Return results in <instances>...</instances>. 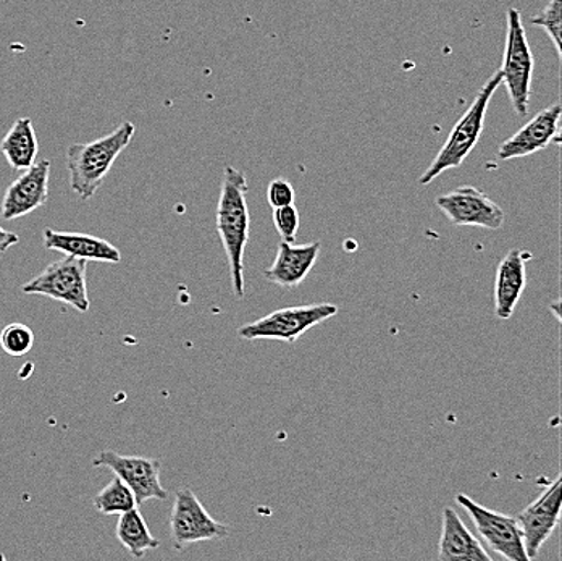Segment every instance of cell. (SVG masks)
Listing matches in <instances>:
<instances>
[{
    "label": "cell",
    "instance_id": "cell-1",
    "mask_svg": "<svg viewBox=\"0 0 562 561\" xmlns=\"http://www.w3.org/2000/svg\"><path fill=\"white\" fill-rule=\"evenodd\" d=\"M248 191L245 173L233 166H225L215 227L228 259L233 293L239 300L245 298V251L251 237Z\"/></svg>",
    "mask_w": 562,
    "mask_h": 561
},
{
    "label": "cell",
    "instance_id": "cell-2",
    "mask_svg": "<svg viewBox=\"0 0 562 561\" xmlns=\"http://www.w3.org/2000/svg\"><path fill=\"white\" fill-rule=\"evenodd\" d=\"M135 133L136 126L125 120L109 135L94 142L75 143L67 149L65 159L70 190L80 200L89 201L98 193L120 154L128 148L135 138Z\"/></svg>",
    "mask_w": 562,
    "mask_h": 561
},
{
    "label": "cell",
    "instance_id": "cell-3",
    "mask_svg": "<svg viewBox=\"0 0 562 561\" xmlns=\"http://www.w3.org/2000/svg\"><path fill=\"white\" fill-rule=\"evenodd\" d=\"M503 85L502 71H496L482 89L475 96L474 102L469 105L465 114L459 119L454 128L451 130L443 148L431 160L428 169L422 173L419 183L422 187L430 184L435 178L443 176L447 170L458 169L468 159L469 154L475 149L480 138H482L483 128H485L486 111H488L490 101L495 92Z\"/></svg>",
    "mask_w": 562,
    "mask_h": 561
},
{
    "label": "cell",
    "instance_id": "cell-4",
    "mask_svg": "<svg viewBox=\"0 0 562 561\" xmlns=\"http://www.w3.org/2000/svg\"><path fill=\"white\" fill-rule=\"evenodd\" d=\"M506 16V46L499 71L514 111L524 117L529 112L535 59L519 10L510 7Z\"/></svg>",
    "mask_w": 562,
    "mask_h": 561
},
{
    "label": "cell",
    "instance_id": "cell-5",
    "mask_svg": "<svg viewBox=\"0 0 562 561\" xmlns=\"http://www.w3.org/2000/svg\"><path fill=\"white\" fill-rule=\"evenodd\" d=\"M338 306L331 303L306 304L283 307L260 319L239 327L238 335L245 340H276L296 344L315 325L337 316Z\"/></svg>",
    "mask_w": 562,
    "mask_h": 561
},
{
    "label": "cell",
    "instance_id": "cell-6",
    "mask_svg": "<svg viewBox=\"0 0 562 561\" xmlns=\"http://www.w3.org/2000/svg\"><path fill=\"white\" fill-rule=\"evenodd\" d=\"M85 259L65 256L60 261L53 262L37 273L33 280L22 287L26 295H43L53 298L58 303L75 307L78 313H88L91 301L88 296V283H86Z\"/></svg>",
    "mask_w": 562,
    "mask_h": 561
},
{
    "label": "cell",
    "instance_id": "cell-7",
    "mask_svg": "<svg viewBox=\"0 0 562 561\" xmlns=\"http://www.w3.org/2000/svg\"><path fill=\"white\" fill-rule=\"evenodd\" d=\"M454 502L468 513L490 550L507 561H529L519 523L514 516L485 508L465 494L456 495Z\"/></svg>",
    "mask_w": 562,
    "mask_h": 561
},
{
    "label": "cell",
    "instance_id": "cell-8",
    "mask_svg": "<svg viewBox=\"0 0 562 561\" xmlns=\"http://www.w3.org/2000/svg\"><path fill=\"white\" fill-rule=\"evenodd\" d=\"M228 532V526L212 518L191 489L183 487L177 492L170 515V536L175 549L183 550L191 543L224 539Z\"/></svg>",
    "mask_w": 562,
    "mask_h": 561
},
{
    "label": "cell",
    "instance_id": "cell-9",
    "mask_svg": "<svg viewBox=\"0 0 562 561\" xmlns=\"http://www.w3.org/2000/svg\"><path fill=\"white\" fill-rule=\"evenodd\" d=\"M92 467L109 468L122 479L133 494L138 506L149 501H167L169 492L160 482V461L156 458L126 457L113 450H102L92 460Z\"/></svg>",
    "mask_w": 562,
    "mask_h": 561
},
{
    "label": "cell",
    "instance_id": "cell-10",
    "mask_svg": "<svg viewBox=\"0 0 562 561\" xmlns=\"http://www.w3.org/2000/svg\"><path fill=\"white\" fill-rule=\"evenodd\" d=\"M437 207L454 227L499 231L505 225V211L475 187H461L435 200Z\"/></svg>",
    "mask_w": 562,
    "mask_h": 561
},
{
    "label": "cell",
    "instance_id": "cell-11",
    "mask_svg": "<svg viewBox=\"0 0 562 561\" xmlns=\"http://www.w3.org/2000/svg\"><path fill=\"white\" fill-rule=\"evenodd\" d=\"M562 479L558 475L537 501L517 515L527 559L535 560L543 543L553 536L560 525L562 506Z\"/></svg>",
    "mask_w": 562,
    "mask_h": 561
},
{
    "label": "cell",
    "instance_id": "cell-12",
    "mask_svg": "<svg viewBox=\"0 0 562 561\" xmlns=\"http://www.w3.org/2000/svg\"><path fill=\"white\" fill-rule=\"evenodd\" d=\"M50 160H36L30 169L23 170L15 181L7 187L3 194L2 217L16 221L43 207L49 200Z\"/></svg>",
    "mask_w": 562,
    "mask_h": 561
},
{
    "label": "cell",
    "instance_id": "cell-13",
    "mask_svg": "<svg viewBox=\"0 0 562 561\" xmlns=\"http://www.w3.org/2000/svg\"><path fill=\"white\" fill-rule=\"evenodd\" d=\"M561 114L560 102L543 109L522 128L517 130L510 138L503 143L498 149L499 160L520 159L532 156L538 150L547 149L551 143H561Z\"/></svg>",
    "mask_w": 562,
    "mask_h": 561
},
{
    "label": "cell",
    "instance_id": "cell-14",
    "mask_svg": "<svg viewBox=\"0 0 562 561\" xmlns=\"http://www.w3.org/2000/svg\"><path fill=\"white\" fill-rule=\"evenodd\" d=\"M322 245L318 242L307 245L281 242L276 261L266 269V279L284 290H294L307 279L318 256Z\"/></svg>",
    "mask_w": 562,
    "mask_h": 561
},
{
    "label": "cell",
    "instance_id": "cell-15",
    "mask_svg": "<svg viewBox=\"0 0 562 561\" xmlns=\"http://www.w3.org/2000/svg\"><path fill=\"white\" fill-rule=\"evenodd\" d=\"M532 255L522 249H510L496 269L495 314L498 319L513 317L527 285V262Z\"/></svg>",
    "mask_w": 562,
    "mask_h": 561
},
{
    "label": "cell",
    "instance_id": "cell-16",
    "mask_svg": "<svg viewBox=\"0 0 562 561\" xmlns=\"http://www.w3.org/2000/svg\"><path fill=\"white\" fill-rule=\"evenodd\" d=\"M44 248L60 253L70 258L85 259V261L105 262L119 265L122 253L112 243L94 237V235L78 234V232H57L46 228L43 232Z\"/></svg>",
    "mask_w": 562,
    "mask_h": 561
},
{
    "label": "cell",
    "instance_id": "cell-17",
    "mask_svg": "<svg viewBox=\"0 0 562 561\" xmlns=\"http://www.w3.org/2000/svg\"><path fill=\"white\" fill-rule=\"evenodd\" d=\"M438 560L441 561H492L483 543L462 523L451 506L443 509L441 536L438 543Z\"/></svg>",
    "mask_w": 562,
    "mask_h": 561
},
{
    "label": "cell",
    "instance_id": "cell-18",
    "mask_svg": "<svg viewBox=\"0 0 562 561\" xmlns=\"http://www.w3.org/2000/svg\"><path fill=\"white\" fill-rule=\"evenodd\" d=\"M0 153L15 172H23L36 162L40 143L31 119L23 117L13 123L0 142Z\"/></svg>",
    "mask_w": 562,
    "mask_h": 561
},
{
    "label": "cell",
    "instance_id": "cell-19",
    "mask_svg": "<svg viewBox=\"0 0 562 561\" xmlns=\"http://www.w3.org/2000/svg\"><path fill=\"white\" fill-rule=\"evenodd\" d=\"M119 516L116 539L128 550L133 559H143L150 550L159 549L160 540H157L149 531V526L138 508L130 509Z\"/></svg>",
    "mask_w": 562,
    "mask_h": 561
},
{
    "label": "cell",
    "instance_id": "cell-20",
    "mask_svg": "<svg viewBox=\"0 0 562 561\" xmlns=\"http://www.w3.org/2000/svg\"><path fill=\"white\" fill-rule=\"evenodd\" d=\"M94 508L102 515H122L130 509L138 508L132 489L120 478H113L94 497Z\"/></svg>",
    "mask_w": 562,
    "mask_h": 561
},
{
    "label": "cell",
    "instance_id": "cell-21",
    "mask_svg": "<svg viewBox=\"0 0 562 561\" xmlns=\"http://www.w3.org/2000/svg\"><path fill=\"white\" fill-rule=\"evenodd\" d=\"M34 334L29 325L13 323L5 325L0 332V348L3 354L20 358L33 350Z\"/></svg>",
    "mask_w": 562,
    "mask_h": 561
},
{
    "label": "cell",
    "instance_id": "cell-22",
    "mask_svg": "<svg viewBox=\"0 0 562 561\" xmlns=\"http://www.w3.org/2000/svg\"><path fill=\"white\" fill-rule=\"evenodd\" d=\"M562 0H550L548 5L544 7L543 12L532 16L530 23L533 26H540L547 31L550 40L553 41L554 49H557L558 57H562Z\"/></svg>",
    "mask_w": 562,
    "mask_h": 561
},
{
    "label": "cell",
    "instance_id": "cell-23",
    "mask_svg": "<svg viewBox=\"0 0 562 561\" xmlns=\"http://www.w3.org/2000/svg\"><path fill=\"white\" fill-rule=\"evenodd\" d=\"M273 225L281 242H296L297 232H300L301 215L294 204L290 206L273 209Z\"/></svg>",
    "mask_w": 562,
    "mask_h": 561
},
{
    "label": "cell",
    "instance_id": "cell-24",
    "mask_svg": "<svg viewBox=\"0 0 562 561\" xmlns=\"http://www.w3.org/2000/svg\"><path fill=\"white\" fill-rule=\"evenodd\" d=\"M294 187L290 181L284 178H276L270 181L269 188H267V201H269L270 207H284L294 204Z\"/></svg>",
    "mask_w": 562,
    "mask_h": 561
},
{
    "label": "cell",
    "instance_id": "cell-25",
    "mask_svg": "<svg viewBox=\"0 0 562 561\" xmlns=\"http://www.w3.org/2000/svg\"><path fill=\"white\" fill-rule=\"evenodd\" d=\"M20 237L13 232L5 231V228L0 225V253L9 251L13 246L19 245Z\"/></svg>",
    "mask_w": 562,
    "mask_h": 561
}]
</instances>
